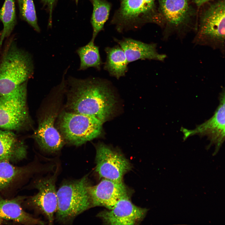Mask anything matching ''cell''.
I'll return each instance as SVG.
<instances>
[{
    "instance_id": "obj_1",
    "label": "cell",
    "mask_w": 225,
    "mask_h": 225,
    "mask_svg": "<svg viewBox=\"0 0 225 225\" xmlns=\"http://www.w3.org/2000/svg\"><path fill=\"white\" fill-rule=\"evenodd\" d=\"M66 111L94 118L102 123L116 103L114 93L105 81L95 78L66 80Z\"/></svg>"
},
{
    "instance_id": "obj_2",
    "label": "cell",
    "mask_w": 225,
    "mask_h": 225,
    "mask_svg": "<svg viewBox=\"0 0 225 225\" xmlns=\"http://www.w3.org/2000/svg\"><path fill=\"white\" fill-rule=\"evenodd\" d=\"M34 68L30 53L20 48L13 37L9 38L0 55V95L9 94L28 82Z\"/></svg>"
},
{
    "instance_id": "obj_3",
    "label": "cell",
    "mask_w": 225,
    "mask_h": 225,
    "mask_svg": "<svg viewBox=\"0 0 225 225\" xmlns=\"http://www.w3.org/2000/svg\"><path fill=\"white\" fill-rule=\"evenodd\" d=\"M64 72L60 83L53 88L45 101L34 138L40 148L49 153L59 151L65 142L55 127V122L66 89Z\"/></svg>"
},
{
    "instance_id": "obj_4",
    "label": "cell",
    "mask_w": 225,
    "mask_h": 225,
    "mask_svg": "<svg viewBox=\"0 0 225 225\" xmlns=\"http://www.w3.org/2000/svg\"><path fill=\"white\" fill-rule=\"evenodd\" d=\"M225 0H213L198 9L195 45L208 46L224 53Z\"/></svg>"
},
{
    "instance_id": "obj_5",
    "label": "cell",
    "mask_w": 225,
    "mask_h": 225,
    "mask_svg": "<svg viewBox=\"0 0 225 225\" xmlns=\"http://www.w3.org/2000/svg\"><path fill=\"white\" fill-rule=\"evenodd\" d=\"M91 185L87 174L81 178L64 181L57 191V221L72 223L78 215L92 207L89 191Z\"/></svg>"
},
{
    "instance_id": "obj_6",
    "label": "cell",
    "mask_w": 225,
    "mask_h": 225,
    "mask_svg": "<svg viewBox=\"0 0 225 225\" xmlns=\"http://www.w3.org/2000/svg\"><path fill=\"white\" fill-rule=\"evenodd\" d=\"M158 9L162 18L163 38L173 35L182 39L196 30L198 9L190 0H158Z\"/></svg>"
},
{
    "instance_id": "obj_7",
    "label": "cell",
    "mask_w": 225,
    "mask_h": 225,
    "mask_svg": "<svg viewBox=\"0 0 225 225\" xmlns=\"http://www.w3.org/2000/svg\"><path fill=\"white\" fill-rule=\"evenodd\" d=\"M111 23L119 32L138 29L148 24L163 27L155 0H119Z\"/></svg>"
},
{
    "instance_id": "obj_8",
    "label": "cell",
    "mask_w": 225,
    "mask_h": 225,
    "mask_svg": "<svg viewBox=\"0 0 225 225\" xmlns=\"http://www.w3.org/2000/svg\"><path fill=\"white\" fill-rule=\"evenodd\" d=\"M57 127L65 142L77 146L98 138L103 123L96 118L63 110L57 118Z\"/></svg>"
},
{
    "instance_id": "obj_9",
    "label": "cell",
    "mask_w": 225,
    "mask_h": 225,
    "mask_svg": "<svg viewBox=\"0 0 225 225\" xmlns=\"http://www.w3.org/2000/svg\"><path fill=\"white\" fill-rule=\"evenodd\" d=\"M27 88L18 87L12 92L0 95V128L8 130H18L28 128L31 120L26 102Z\"/></svg>"
},
{
    "instance_id": "obj_10",
    "label": "cell",
    "mask_w": 225,
    "mask_h": 225,
    "mask_svg": "<svg viewBox=\"0 0 225 225\" xmlns=\"http://www.w3.org/2000/svg\"><path fill=\"white\" fill-rule=\"evenodd\" d=\"M219 104L213 115L202 124L197 125L193 129L181 127L180 131L183 135V139L185 141L189 137L195 135L200 138L206 136L210 143L206 147L209 149L214 146L215 149L212 156L216 155L225 141V92L224 87L219 93Z\"/></svg>"
},
{
    "instance_id": "obj_11",
    "label": "cell",
    "mask_w": 225,
    "mask_h": 225,
    "mask_svg": "<svg viewBox=\"0 0 225 225\" xmlns=\"http://www.w3.org/2000/svg\"><path fill=\"white\" fill-rule=\"evenodd\" d=\"M95 170L100 178L122 182L124 174L131 165L125 157L102 144L96 147Z\"/></svg>"
},
{
    "instance_id": "obj_12",
    "label": "cell",
    "mask_w": 225,
    "mask_h": 225,
    "mask_svg": "<svg viewBox=\"0 0 225 225\" xmlns=\"http://www.w3.org/2000/svg\"><path fill=\"white\" fill-rule=\"evenodd\" d=\"M58 168L52 175L37 180L34 187L37 193L29 199L31 205L47 218L49 224H52L57 207V198L55 183Z\"/></svg>"
},
{
    "instance_id": "obj_13",
    "label": "cell",
    "mask_w": 225,
    "mask_h": 225,
    "mask_svg": "<svg viewBox=\"0 0 225 225\" xmlns=\"http://www.w3.org/2000/svg\"><path fill=\"white\" fill-rule=\"evenodd\" d=\"M92 207L103 206L108 210L113 208L121 199L130 197L128 188L122 182L105 178L95 186L89 187Z\"/></svg>"
},
{
    "instance_id": "obj_14",
    "label": "cell",
    "mask_w": 225,
    "mask_h": 225,
    "mask_svg": "<svg viewBox=\"0 0 225 225\" xmlns=\"http://www.w3.org/2000/svg\"><path fill=\"white\" fill-rule=\"evenodd\" d=\"M147 209L133 204L130 197L120 199L113 208L99 212L98 217L106 224L110 225H134L144 218Z\"/></svg>"
},
{
    "instance_id": "obj_15",
    "label": "cell",
    "mask_w": 225,
    "mask_h": 225,
    "mask_svg": "<svg viewBox=\"0 0 225 225\" xmlns=\"http://www.w3.org/2000/svg\"><path fill=\"white\" fill-rule=\"evenodd\" d=\"M115 40L123 50L128 63L140 59L163 61L167 57L157 52L155 43L147 44L128 38Z\"/></svg>"
},
{
    "instance_id": "obj_16",
    "label": "cell",
    "mask_w": 225,
    "mask_h": 225,
    "mask_svg": "<svg viewBox=\"0 0 225 225\" xmlns=\"http://www.w3.org/2000/svg\"><path fill=\"white\" fill-rule=\"evenodd\" d=\"M27 147L13 133L0 130V162H16L24 159Z\"/></svg>"
},
{
    "instance_id": "obj_17",
    "label": "cell",
    "mask_w": 225,
    "mask_h": 225,
    "mask_svg": "<svg viewBox=\"0 0 225 225\" xmlns=\"http://www.w3.org/2000/svg\"><path fill=\"white\" fill-rule=\"evenodd\" d=\"M2 219L11 220L25 225L44 224L45 222L25 212L16 199L0 198V222Z\"/></svg>"
},
{
    "instance_id": "obj_18",
    "label": "cell",
    "mask_w": 225,
    "mask_h": 225,
    "mask_svg": "<svg viewBox=\"0 0 225 225\" xmlns=\"http://www.w3.org/2000/svg\"><path fill=\"white\" fill-rule=\"evenodd\" d=\"M107 60L104 68L110 75L117 78L125 75L127 70V61L125 53L120 47L106 48Z\"/></svg>"
},
{
    "instance_id": "obj_19",
    "label": "cell",
    "mask_w": 225,
    "mask_h": 225,
    "mask_svg": "<svg viewBox=\"0 0 225 225\" xmlns=\"http://www.w3.org/2000/svg\"><path fill=\"white\" fill-rule=\"evenodd\" d=\"M0 20L3 28L0 33V48L10 36L17 23L15 0H5L0 9Z\"/></svg>"
},
{
    "instance_id": "obj_20",
    "label": "cell",
    "mask_w": 225,
    "mask_h": 225,
    "mask_svg": "<svg viewBox=\"0 0 225 225\" xmlns=\"http://www.w3.org/2000/svg\"><path fill=\"white\" fill-rule=\"evenodd\" d=\"M90 0L93 7L91 20L93 30L91 40L94 41L98 33L103 30L104 25L108 18L111 5L106 0Z\"/></svg>"
},
{
    "instance_id": "obj_21",
    "label": "cell",
    "mask_w": 225,
    "mask_h": 225,
    "mask_svg": "<svg viewBox=\"0 0 225 225\" xmlns=\"http://www.w3.org/2000/svg\"><path fill=\"white\" fill-rule=\"evenodd\" d=\"M80 61L79 70H84L89 68L94 67L100 69L102 64L98 47L95 45L94 41L91 40L86 45L77 50Z\"/></svg>"
},
{
    "instance_id": "obj_22",
    "label": "cell",
    "mask_w": 225,
    "mask_h": 225,
    "mask_svg": "<svg viewBox=\"0 0 225 225\" xmlns=\"http://www.w3.org/2000/svg\"><path fill=\"white\" fill-rule=\"evenodd\" d=\"M28 171V168L15 166L8 161L0 162V191L10 187Z\"/></svg>"
},
{
    "instance_id": "obj_23",
    "label": "cell",
    "mask_w": 225,
    "mask_h": 225,
    "mask_svg": "<svg viewBox=\"0 0 225 225\" xmlns=\"http://www.w3.org/2000/svg\"><path fill=\"white\" fill-rule=\"evenodd\" d=\"M20 18L27 22L37 32L40 29L38 23L33 0H17Z\"/></svg>"
},
{
    "instance_id": "obj_24",
    "label": "cell",
    "mask_w": 225,
    "mask_h": 225,
    "mask_svg": "<svg viewBox=\"0 0 225 225\" xmlns=\"http://www.w3.org/2000/svg\"><path fill=\"white\" fill-rule=\"evenodd\" d=\"M57 0H42L41 2L44 7L47 8L49 12L48 25L50 26L52 23V14L54 6Z\"/></svg>"
},
{
    "instance_id": "obj_25",
    "label": "cell",
    "mask_w": 225,
    "mask_h": 225,
    "mask_svg": "<svg viewBox=\"0 0 225 225\" xmlns=\"http://www.w3.org/2000/svg\"><path fill=\"white\" fill-rule=\"evenodd\" d=\"M213 0H192V2L194 4L198 9L205 3L212 1Z\"/></svg>"
},
{
    "instance_id": "obj_26",
    "label": "cell",
    "mask_w": 225,
    "mask_h": 225,
    "mask_svg": "<svg viewBox=\"0 0 225 225\" xmlns=\"http://www.w3.org/2000/svg\"><path fill=\"white\" fill-rule=\"evenodd\" d=\"M77 3L78 2V0H74Z\"/></svg>"
},
{
    "instance_id": "obj_27",
    "label": "cell",
    "mask_w": 225,
    "mask_h": 225,
    "mask_svg": "<svg viewBox=\"0 0 225 225\" xmlns=\"http://www.w3.org/2000/svg\"></svg>"
}]
</instances>
